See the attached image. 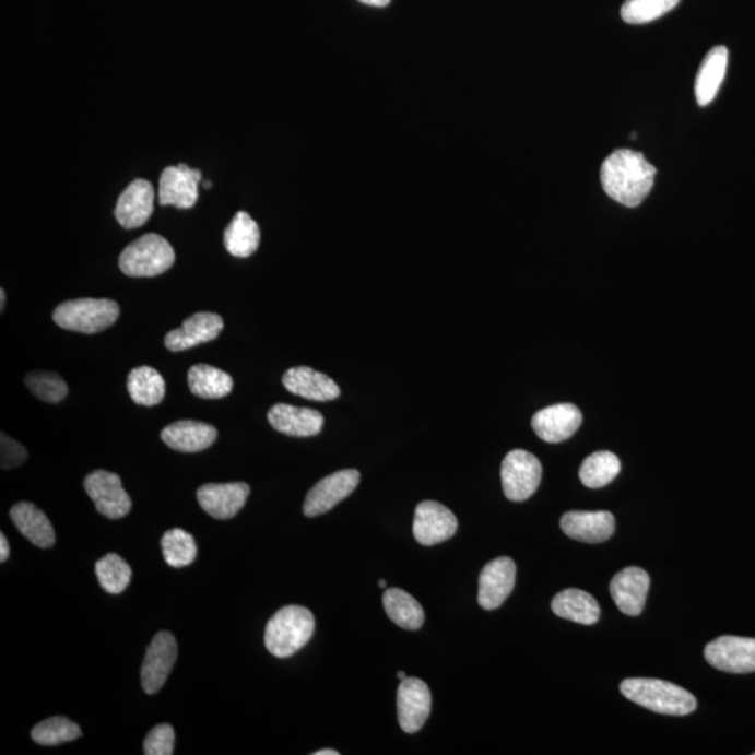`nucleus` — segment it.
I'll return each mask as SVG.
<instances>
[{
	"label": "nucleus",
	"mask_w": 755,
	"mask_h": 755,
	"mask_svg": "<svg viewBox=\"0 0 755 755\" xmlns=\"http://www.w3.org/2000/svg\"><path fill=\"white\" fill-rule=\"evenodd\" d=\"M657 168L642 153L620 149L610 154L600 169L604 192L627 208H637L652 191Z\"/></svg>",
	"instance_id": "nucleus-1"
},
{
	"label": "nucleus",
	"mask_w": 755,
	"mask_h": 755,
	"mask_svg": "<svg viewBox=\"0 0 755 755\" xmlns=\"http://www.w3.org/2000/svg\"><path fill=\"white\" fill-rule=\"evenodd\" d=\"M620 692L639 707L672 717H686L697 709V699L687 689L658 679L624 680Z\"/></svg>",
	"instance_id": "nucleus-2"
},
{
	"label": "nucleus",
	"mask_w": 755,
	"mask_h": 755,
	"mask_svg": "<svg viewBox=\"0 0 755 755\" xmlns=\"http://www.w3.org/2000/svg\"><path fill=\"white\" fill-rule=\"evenodd\" d=\"M314 632L315 618L308 609L286 606L269 620L264 645L273 657L290 658L311 641Z\"/></svg>",
	"instance_id": "nucleus-3"
},
{
	"label": "nucleus",
	"mask_w": 755,
	"mask_h": 755,
	"mask_svg": "<svg viewBox=\"0 0 755 755\" xmlns=\"http://www.w3.org/2000/svg\"><path fill=\"white\" fill-rule=\"evenodd\" d=\"M119 314V305L113 299L78 298L55 308L52 319L62 329L93 334L113 327Z\"/></svg>",
	"instance_id": "nucleus-4"
},
{
	"label": "nucleus",
	"mask_w": 755,
	"mask_h": 755,
	"mask_svg": "<svg viewBox=\"0 0 755 755\" xmlns=\"http://www.w3.org/2000/svg\"><path fill=\"white\" fill-rule=\"evenodd\" d=\"M175 262V252L158 234H146L128 245L119 258V268L129 278H154L167 272Z\"/></svg>",
	"instance_id": "nucleus-5"
},
{
	"label": "nucleus",
	"mask_w": 755,
	"mask_h": 755,
	"mask_svg": "<svg viewBox=\"0 0 755 755\" xmlns=\"http://www.w3.org/2000/svg\"><path fill=\"white\" fill-rule=\"evenodd\" d=\"M542 463L533 453L515 449L505 457L502 482L509 502L522 503L532 497L542 482Z\"/></svg>",
	"instance_id": "nucleus-6"
},
{
	"label": "nucleus",
	"mask_w": 755,
	"mask_h": 755,
	"mask_svg": "<svg viewBox=\"0 0 755 755\" xmlns=\"http://www.w3.org/2000/svg\"><path fill=\"white\" fill-rule=\"evenodd\" d=\"M84 489L93 499L97 511L108 519L127 517L132 509V499L122 487L121 477L107 470H96L84 479Z\"/></svg>",
	"instance_id": "nucleus-7"
},
{
	"label": "nucleus",
	"mask_w": 755,
	"mask_h": 755,
	"mask_svg": "<svg viewBox=\"0 0 755 755\" xmlns=\"http://www.w3.org/2000/svg\"><path fill=\"white\" fill-rule=\"evenodd\" d=\"M705 659L715 669L727 673L755 672V638L724 635L705 647Z\"/></svg>",
	"instance_id": "nucleus-8"
},
{
	"label": "nucleus",
	"mask_w": 755,
	"mask_h": 755,
	"mask_svg": "<svg viewBox=\"0 0 755 755\" xmlns=\"http://www.w3.org/2000/svg\"><path fill=\"white\" fill-rule=\"evenodd\" d=\"M359 472L356 469L339 470L309 489L304 503L305 517H319L337 507L357 488Z\"/></svg>",
	"instance_id": "nucleus-9"
},
{
	"label": "nucleus",
	"mask_w": 755,
	"mask_h": 755,
	"mask_svg": "<svg viewBox=\"0 0 755 755\" xmlns=\"http://www.w3.org/2000/svg\"><path fill=\"white\" fill-rule=\"evenodd\" d=\"M178 657L177 639L168 632H162L149 645L142 664V687L148 694H156L164 687Z\"/></svg>",
	"instance_id": "nucleus-10"
},
{
	"label": "nucleus",
	"mask_w": 755,
	"mask_h": 755,
	"mask_svg": "<svg viewBox=\"0 0 755 755\" xmlns=\"http://www.w3.org/2000/svg\"><path fill=\"white\" fill-rule=\"evenodd\" d=\"M458 530V519L451 509L435 502H423L414 512L413 534L422 546H435L451 539Z\"/></svg>",
	"instance_id": "nucleus-11"
},
{
	"label": "nucleus",
	"mask_w": 755,
	"mask_h": 755,
	"mask_svg": "<svg viewBox=\"0 0 755 755\" xmlns=\"http://www.w3.org/2000/svg\"><path fill=\"white\" fill-rule=\"evenodd\" d=\"M433 698L423 680L406 677L398 688V719L406 733H417L432 713Z\"/></svg>",
	"instance_id": "nucleus-12"
},
{
	"label": "nucleus",
	"mask_w": 755,
	"mask_h": 755,
	"mask_svg": "<svg viewBox=\"0 0 755 755\" xmlns=\"http://www.w3.org/2000/svg\"><path fill=\"white\" fill-rule=\"evenodd\" d=\"M200 179H202V173L185 164L165 168L160 177V204L178 209L193 208L199 198Z\"/></svg>",
	"instance_id": "nucleus-13"
},
{
	"label": "nucleus",
	"mask_w": 755,
	"mask_h": 755,
	"mask_svg": "<svg viewBox=\"0 0 755 755\" xmlns=\"http://www.w3.org/2000/svg\"><path fill=\"white\" fill-rule=\"evenodd\" d=\"M517 565L508 557H499L483 568L479 578V604L484 610L502 606L514 591Z\"/></svg>",
	"instance_id": "nucleus-14"
},
{
	"label": "nucleus",
	"mask_w": 755,
	"mask_h": 755,
	"mask_svg": "<svg viewBox=\"0 0 755 755\" xmlns=\"http://www.w3.org/2000/svg\"><path fill=\"white\" fill-rule=\"evenodd\" d=\"M582 424V413L575 404H554L534 414L532 427L539 438L548 444H558L571 438Z\"/></svg>",
	"instance_id": "nucleus-15"
},
{
	"label": "nucleus",
	"mask_w": 755,
	"mask_h": 755,
	"mask_svg": "<svg viewBox=\"0 0 755 755\" xmlns=\"http://www.w3.org/2000/svg\"><path fill=\"white\" fill-rule=\"evenodd\" d=\"M651 587L647 571L638 567H628L614 575L610 583V593L620 612L637 617L642 613Z\"/></svg>",
	"instance_id": "nucleus-16"
},
{
	"label": "nucleus",
	"mask_w": 755,
	"mask_h": 755,
	"mask_svg": "<svg viewBox=\"0 0 755 755\" xmlns=\"http://www.w3.org/2000/svg\"><path fill=\"white\" fill-rule=\"evenodd\" d=\"M249 493L245 483L204 484L198 489V499L204 512L224 521L241 511Z\"/></svg>",
	"instance_id": "nucleus-17"
},
{
	"label": "nucleus",
	"mask_w": 755,
	"mask_h": 755,
	"mask_svg": "<svg viewBox=\"0 0 755 755\" xmlns=\"http://www.w3.org/2000/svg\"><path fill=\"white\" fill-rule=\"evenodd\" d=\"M224 328L223 318L213 312H198L184 322L179 329L165 337V347L169 352H184L199 344L212 342Z\"/></svg>",
	"instance_id": "nucleus-18"
},
{
	"label": "nucleus",
	"mask_w": 755,
	"mask_h": 755,
	"mask_svg": "<svg viewBox=\"0 0 755 755\" xmlns=\"http://www.w3.org/2000/svg\"><path fill=\"white\" fill-rule=\"evenodd\" d=\"M153 185L146 179H137L125 189L115 208V217L123 228L142 227L154 212Z\"/></svg>",
	"instance_id": "nucleus-19"
},
{
	"label": "nucleus",
	"mask_w": 755,
	"mask_h": 755,
	"mask_svg": "<svg viewBox=\"0 0 755 755\" xmlns=\"http://www.w3.org/2000/svg\"><path fill=\"white\" fill-rule=\"evenodd\" d=\"M562 529L578 542L603 543L613 536L616 521L609 511H571L563 515Z\"/></svg>",
	"instance_id": "nucleus-20"
},
{
	"label": "nucleus",
	"mask_w": 755,
	"mask_h": 755,
	"mask_svg": "<svg viewBox=\"0 0 755 755\" xmlns=\"http://www.w3.org/2000/svg\"><path fill=\"white\" fill-rule=\"evenodd\" d=\"M270 426L288 437H314L322 432L323 416L318 410L279 403L269 410Z\"/></svg>",
	"instance_id": "nucleus-21"
},
{
	"label": "nucleus",
	"mask_w": 755,
	"mask_h": 755,
	"mask_svg": "<svg viewBox=\"0 0 755 755\" xmlns=\"http://www.w3.org/2000/svg\"><path fill=\"white\" fill-rule=\"evenodd\" d=\"M165 445L174 451L193 453L212 447L217 439V429L210 424L181 420L165 427L162 432Z\"/></svg>",
	"instance_id": "nucleus-22"
},
{
	"label": "nucleus",
	"mask_w": 755,
	"mask_h": 755,
	"mask_svg": "<svg viewBox=\"0 0 755 755\" xmlns=\"http://www.w3.org/2000/svg\"><path fill=\"white\" fill-rule=\"evenodd\" d=\"M283 385L288 392L315 402H328L340 397V388L332 378L309 367L290 368L283 375Z\"/></svg>",
	"instance_id": "nucleus-23"
},
{
	"label": "nucleus",
	"mask_w": 755,
	"mask_h": 755,
	"mask_svg": "<svg viewBox=\"0 0 755 755\" xmlns=\"http://www.w3.org/2000/svg\"><path fill=\"white\" fill-rule=\"evenodd\" d=\"M729 51L727 47H715L704 58L695 79V98L698 105L711 104L727 76Z\"/></svg>",
	"instance_id": "nucleus-24"
},
{
	"label": "nucleus",
	"mask_w": 755,
	"mask_h": 755,
	"mask_svg": "<svg viewBox=\"0 0 755 755\" xmlns=\"http://www.w3.org/2000/svg\"><path fill=\"white\" fill-rule=\"evenodd\" d=\"M10 518L20 533L39 548H49L55 544V530L42 509L32 503H19L10 511Z\"/></svg>",
	"instance_id": "nucleus-25"
},
{
	"label": "nucleus",
	"mask_w": 755,
	"mask_h": 755,
	"mask_svg": "<svg viewBox=\"0 0 755 755\" xmlns=\"http://www.w3.org/2000/svg\"><path fill=\"white\" fill-rule=\"evenodd\" d=\"M552 610L556 616L582 625L597 624L600 618L597 599L579 589H565L557 593L553 599Z\"/></svg>",
	"instance_id": "nucleus-26"
},
{
	"label": "nucleus",
	"mask_w": 755,
	"mask_h": 755,
	"mask_svg": "<svg viewBox=\"0 0 755 755\" xmlns=\"http://www.w3.org/2000/svg\"><path fill=\"white\" fill-rule=\"evenodd\" d=\"M261 243V229L248 213L235 214L224 233V247L235 258H248L257 252Z\"/></svg>",
	"instance_id": "nucleus-27"
},
{
	"label": "nucleus",
	"mask_w": 755,
	"mask_h": 755,
	"mask_svg": "<svg viewBox=\"0 0 755 755\" xmlns=\"http://www.w3.org/2000/svg\"><path fill=\"white\" fill-rule=\"evenodd\" d=\"M188 385L194 397L222 399L232 393L234 382L227 373L208 364L193 365L188 373Z\"/></svg>",
	"instance_id": "nucleus-28"
},
{
	"label": "nucleus",
	"mask_w": 755,
	"mask_h": 755,
	"mask_svg": "<svg viewBox=\"0 0 755 755\" xmlns=\"http://www.w3.org/2000/svg\"><path fill=\"white\" fill-rule=\"evenodd\" d=\"M384 607L388 617L400 628L416 632L424 624V610L412 594L391 588L384 593Z\"/></svg>",
	"instance_id": "nucleus-29"
},
{
	"label": "nucleus",
	"mask_w": 755,
	"mask_h": 755,
	"mask_svg": "<svg viewBox=\"0 0 755 755\" xmlns=\"http://www.w3.org/2000/svg\"><path fill=\"white\" fill-rule=\"evenodd\" d=\"M128 391L140 406H156L165 397L164 378L157 369L146 365L134 368L128 375Z\"/></svg>",
	"instance_id": "nucleus-30"
},
{
	"label": "nucleus",
	"mask_w": 755,
	"mask_h": 755,
	"mask_svg": "<svg viewBox=\"0 0 755 755\" xmlns=\"http://www.w3.org/2000/svg\"><path fill=\"white\" fill-rule=\"evenodd\" d=\"M622 470L620 459L613 452L600 451L589 455L579 469V479L588 488H602L612 483Z\"/></svg>",
	"instance_id": "nucleus-31"
},
{
	"label": "nucleus",
	"mask_w": 755,
	"mask_h": 755,
	"mask_svg": "<svg viewBox=\"0 0 755 755\" xmlns=\"http://www.w3.org/2000/svg\"><path fill=\"white\" fill-rule=\"evenodd\" d=\"M162 548L165 563L174 568L187 567L198 556L197 542L192 534L185 532L184 529H172L165 532Z\"/></svg>",
	"instance_id": "nucleus-32"
},
{
	"label": "nucleus",
	"mask_w": 755,
	"mask_h": 755,
	"mask_svg": "<svg viewBox=\"0 0 755 755\" xmlns=\"http://www.w3.org/2000/svg\"><path fill=\"white\" fill-rule=\"evenodd\" d=\"M96 574L104 591L111 594L122 593L132 579L131 567L118 554H107L98 559Z\"/></svg>",
	"instance_id": "nucleus-33"
},
{
	"label": "nucleus",
	"mask_w": 755,
	"mask_h": 755,
	"mask_svg": "<svg viewBox=\"0 0 755 755\" xmlns=\"http://www.w3.org/2000/svg\"><path fill=\"white\" fill-rule=\"evenodd\" d=\"M82 734V729L78 723L63 717L49 718L47 721L35 724L32 730V738L39 746H59V744L73 742Z\"/></svg>",
	"instance_id": "nucleus-34"
},
{
	"label": "nucleus",
	"mask_w": 755,
	"mask_h": 755,
	"mask_svg": "<svg viewBox=\"0 0 755 755\" xmlns=\"http://www.w3.org/2000/svg\"><path fill=\"white\" fill-rule=\"evenodd\" d=\"M680 0H627L622 17L628 24L651 23L677 7Z\"/></svg>",
	"instance_id": "nucleus-35"
},
{
	"label": "nucleus",
	"mask_w": 755,
	"mask_h": 755,
	"mask_svg": "<svg viewBox=\"0 0 755 755\" xmlns=\"http://www.w3.org/2000/svg\"><path fill=\"white\" fill-rule=\"evenodd\" d=\"M26 387L35 398L47 403H59L68 397L69 388L61 375L47 371L30 373Z\"/></svg>",
	"instance_id": "nucleus-36"
},
{
	"label": "nucleus",
	"mask_w": 755,
	"mask_h": 755,
	"mask_svg": "<svg viewBox=\"0 0 755 755\" xmlns=\"http://www.w3.org/2000/svg\"><path fill=\"white\" fill-rule=\"evenodd\" d=\"M175 746V732L167 723L157 724L150 730L144 739L143 752L146 755H173Z\"/></svg>",
	"instance_id": "nucleus-37"
},
{
	"label": "nucleus",
	"mask_w": 755,
	"mask_h": 755,
	"mask_svg": "<svg viewBox=\"0 0 755 755\" xmlns=\"http://www.w3.org/2000/svg\"><path fill=\"white\" fill-rule=\"evenodd\" d=\"M0 439V467L3 470L22 467L28 457L27 449L4 433Z\"/></svg>",
	"instance_id": "nucleus-38"
},
{
	"label": "nucleus",
	"mask_w": 755,
	"mask_h": 755,
	"mask_svg": "<svg viewBox=\"0 0 755 755\" xmlns=\"http://www.w3.org/2000/svg\"><path fill=\"white\" fill-rule=\"evenodd\" d=\"M10 554V548H9V542L7 536L4 534H0V563L7 562L9 558Z\"/></svg>",
	"instance_id": "nucleus-39"
},
{
	"label": "nucleus",
	"mask_w": 755,
	"mask_h": 755,
	"mask_svg": "<svg viewBox=\"0 0 755 755\" xmlns=\"http://www.w3.org/2000/svg\"><path fill=\"white\" fill-rule=\"evenodd\" d=\"M359 2L369 4V7L385 8L391 3V0H359Z\"/></svg>",
	"instance_id": "nucleus-40"
},
{
	"label": "nucleus",
	"mask_w": 755,
	"mask_h": 755,
	"mask_svg": "<svg viewBox=\"0 0 755 755\" xmlns=\"http://www.w3.org/2000/svg\"><path fill=\"white\" fill-rule=\"evenodd\" d=\"M314 755H339V752H337V750L325 748L319 750V752L314 753Z\"/></svg>",
	"instance_id": "nucleus-41"
},
{
	"label": "nucleus",
	"mask_w": 755,
	"mask_h": 755,
	"mask_svg": "<svg viewBox=\"0 0 755 755\" xmlns=\"http://www.w3.org/2000/svg\"><path fill=\"white\" fill-rule=\"evenodd\" d=\"M0 304H2V307L0 309H4V304H7V293H4V290H0Z\"/></svg>",
	"instance_id": "nucleus-42"
},
{
	"label": "nucleus",
	"mask_w": 755,
	"mask_h": 755,
	"mask_svg": "<svg viewBox=\"0 0 755 755\" xmlns=\"http://www.w3.org/2000/svg\"><path fill=\"white\" fill-rule=\"evenodd\" d=\"M378 585H379V588H382V589L387 588V582H385L384 579H379Z\"/></svg>",
	"instance_id": "nucleus-43"
},
{
	"label": "nucleus",
	"mask_w": 755,
	"mask_h": 755,
	"mask_svg": "<svg viewBox=\"0 0 755 755\" xmlns=\"http://www.w3.org/2000/svg\"><path fill=\"white\" fill-rule=\"evenodd\" d=\"M398 677L400 680H404V679H406V674H404V672H398Z\"/></svg>",
	"instance_id": "nucleus-44"
},
{
	"label": "nucleus",
	"mask_w": 755,
	"mask_h": 755,
	"mask_svg": "<svg viewBox=\"0 0 755 755\" xmlns=\"http://www.w3.org/2000/svg\"><path fill=\"white\" fill-rule=\"evenodd\" d=\"M203 187L210 189L212 188V182H204Z\"/></svg>",
	"instance_id": "nucleus-45"
}]
</instances>
